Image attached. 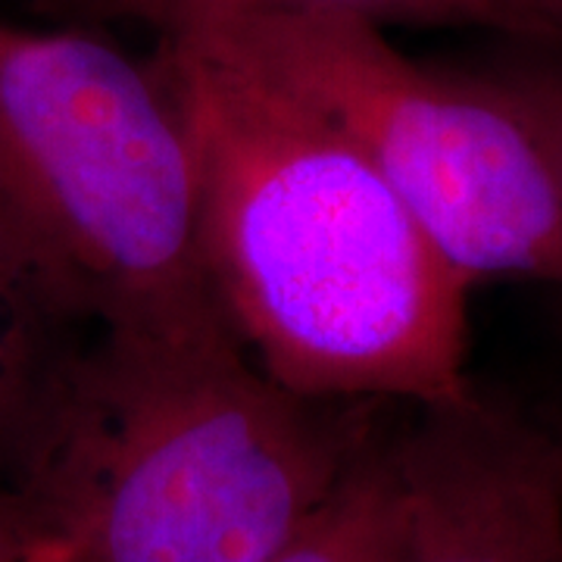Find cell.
<instances>
[{
	"label": "cell",
	"instance_id": "8fae6325",
	"mask_svg": "<svg viewBox=\"0 0 562 562\" xmlns=\"http://www.w3.org/2000/svg\"><path fill=\"white\" fill-rule=\"evenodd\" d=\"M0 562H7V560H3V553H0Z\"/></svg>",
	"mask_w": 562,
	"mask_h": 562
},
{
	"label": "cell",
	"instance_id": "30bf717a",
	"mask_svg": "<svg viewBox=\"0 0 562 562\" xmlns=\"http://www.w3.org/2000/svg\"><path fill=\"white\" fill-rule=\"evenodd\" d=\"M509 38L562 57V0H501Z\"/></svg>",
	"mask_w": 562,
	"mask_h": 562
},
{
	"label": "cell",
	"instance_id": "3957f363",
	"mask_svg": "<svg viewBox=\"0 0 562 562\" xmlns=\"http://www.w3.org/2000/svg\"><path fill=\"white\" fill-rule=\"evenodd\" d=\"M0 260L81 335L232 331L179 103L103 29L0 20Z\"/></svg>",
	"mask_w": 562,
	"mask_h": 562
},
{
	"label": "cell",
	"instance_id": "5b68a950",
	"mask_svg": "<svg viewBox=\"0 0 562 562\" xmlns=\"http://www.w3.org/2000/svg\"><path fill=\"white\" fill-rule=\"evenodd\" d=\"M394 428L401 562H562V438L469 391Z\"/></svg>",
	"mask_w": 562,
	"mask_h": 562
},
{
	"label": "cell",
	"instance_id": "52a82bcc",
	"mask_svg": "<svg viewBox=\"0 0 562 562\" xmlns=\"http://www.w3.org/2000/svg\"><path fill=\"white\" fill-rule=\"evenodd\" d=\"M403 494L394 428L379 425L341 482L272 562H401Z\"/></svg>",
	"mask_w": 562,
	"mask_h": 562
},
{
	"label": "cell",
	"instance_id": "6da1fadb",
	"mask_svg": "<svg viewBox=\"0 0 562 562\" xmlns=\"http://www.w3.org/2000/svg\"><path fill=\"white\" fill-rule=\"evenodd\" d=\"M198 181L203 269L247 357L341 403L465 397L469 284L338 125L203 32L157 38Z\"/></svg>",
	"mask_w": 562,
	"mask_h": 562
},
{
	"label": "cell",
	"instance_id": "8992f818",
	"mask_svg": "<svg viewBox=\"0 0 562 562\" xmlns=\"http://www.w3.org/2000/svg\"><path fill=\"white\" fill-rule=\"evenodd\" d=\"M35 10L57 25L103 32L110 25H144L157 38L198 22L266 10H319L366 20L379 29H482L509 38L501 0H35Z\"/></svg>",
	"mask_w": 562,
	"mask_h": 562
},
{
	"label": "cell",
	"instance_id": "ba28073f",
	"mask_svg": "<svg viewBox=\"0 0 562 562\" xmlns=\"http://www.w3.org/2000/svg\"><path fill=\"white\" fill-rule=\"evenodd\" d=\"M81 338L79 328L63 322L0 260V469Z\"/></svg>",
	"mask_w": 562,
	"mask_h": 562
},
{
	"label": "cell",
	"instance_id": "9c48e42d",
	"mask_svg": "<svg viewBox=\"0 0 562 562\" xmlns=\"http://www.w3.org/2000/svg\"><path fill=\"white\" fill-rule=\"evenodd\" d=\"M538 138L562 191V57L522 44V50L469 69Z\"/></svg>",
	"mask_w": 562,
	"mask_h": 562
},
{
	"label": "cell",
	"instance_id": "7a4b0ae2",
	"mask_svg": "<svg viewBox=\"0 0 562 562\" xmlns=\"http://www.w3.org/2000/svg\"><path fill=\"white\" fill-rule=\"evenodd\" d=\"M384 403L301 397L235 331L85 335L0 469L7 562H272Z\"/></svg>",
	"mask_w": 562,
	"mask_h": 562
},
{
	"label": "cell",
	"instance_id": "277c9868",
	"mask_svg": "<svg viewBox=\"0 0 562 562\" xmlns=\"http://www.w3.org/2000/svg\"><path fill=\"white\" fill-rule=\"evenodd\" d=\"M179 32L216 38L338 125L469 288L513 276L562 291L560 181L528 125L469 69L416 63L387 29L319 10Z\"/></svg>",
	"mask_w": 562,
	"mask_h": 562
}]
</instances>
